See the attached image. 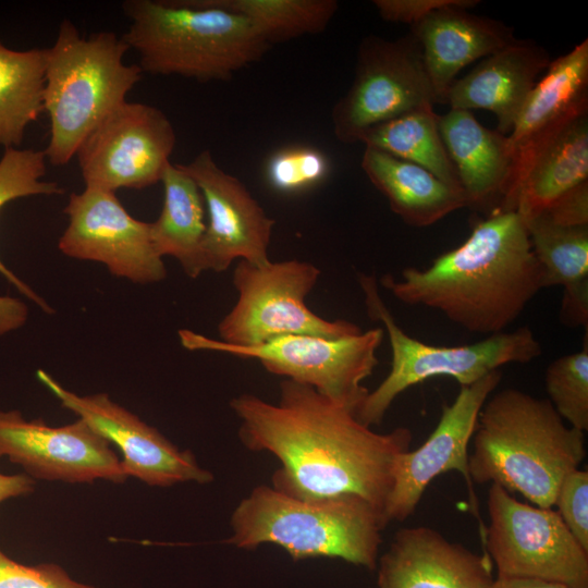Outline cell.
<instances>
[{"instance_id":"cell-15","label":"cell","mask_w":588,"mask_h":588,"mask_svg":"<svg viewBox=\"0 0 588 588\" xmlns=\"http://www.w3.org/2000/svg\"><path fill=\"white\" fill-rule=\"evenodd\" d=\"M22 466L33 479L72 483L128 477L110 443L83 419L51 427L26 420L19 411H0V457Z\"/></svg>"},{"instance_id":"cell-5","label":"cell","mask_w":588,"mask_h":588,"mask_svg":"<svg viewBox=\"0 0 588 588\" xmlns=\"http://www.w3.org/2000/svg\"><path fill=\"white\" fill-rule=\"evenodd\" d=\"M387 525L383 514L357 495L309 500L260 485L233 511L225 542L241 549L274 543L293 560L338 558L373 569Z\"/></svg>"},{"instance_id":"cell-22","label":"cell","mask_w":588,"mask_h":588,"mask_svg":"<svg viewBox=\"0 0 588 588\" xmlns=\"http://www.w3.org/2000/svg\"><path fill=\"white\" fill-rule=\"evenodd\" d=\"M438 126L467 207L499 212L513 164L507 135L483 126L462 109L438 115Z\"/></svg>"},{"instance_id":"cell-35","label":"cell","mask_w":588,"mask_h":588,"mask_svg":"<svg viewBox=\"0 0 588 588\" xmlns=\"http://www.w3.org/2000/svg\"><path fill=\"white\" fill-rule=\"evenodd\" d=\"M478 0H375L379 15L392 23H404L411 26L421 21L433 11L458 7L470 10Z\"/></svg>"},{"instance_id":"cell-33","label":"cell","mask_w":588,"mask_h":588,"mask_svg":"<svg viewBox=\"0 0 588 588\" xmlns=\"http://www.w3.org/2000/svg\"><path fill=\"white\" fill-rule=\"evenodd\" d=\"M0 588H98L73 579L59 564L27 565L0 548Z\"/></svg>"},{"instance_id":"cell-9","label":"cell","mask_w":588,"mask_h":588,"mask_svg":"<svg viewBox=\"0 0 588 588\" xmlns=\"http://www.w3.org/2000/svg\"><path fill=\"white\" fill-rule=\"evenodd\" d=\"M181 344L191 351L226 353L253 358L270 373L309 385L354 412L369 392L363 381L378 365L377 351L383 329L375 328L345 338L290 334L259 345L241 347L194 331H179Z\"/></svg>"},{"instance_id":"cell-2","label":"cell","mask_w":588,"mask_h":588,"mask_svg":"<svg viewBox=\"0 0 588 588\" xmlns=\"http://www.w3.org/2000/svg\"><path fill=\"white\" fill-rule=\"evenodd\" d=\"M381 285L404 304L442 313L470 332H504L543 287V272L523 218L501 211L478 221L463 244L426 269L384 275Z\"/></svg>"},{"instance_id":"cell-39","label":"cell","mask_w":588,"mask_h":588,"mask_svg":"<svg viewBox=\"0 0 588 588\" xmlns=\"http://www.w3.org/2000/svg\"><path fill=\"white\" fill-rule=\"evenodd\" d=\"M26 314V307L23 303L0 296V335L22 326Z\"/></svg>"},{"instance_id":"cell-32","label":"cell","mask_w":588,"mask_h":588,"mask_svg":"<svg viewBox=\"0 0 588 588\" xmlns=\"http://www.w3.org/2000/svg\"><path fill=\"white\" fill-rule=\"evenodd\" d=\"M330 172L328 158L306 146H292L274 152L265 168L270 187L282 194H296L322 182Z\"/></svg>"},{"instance_id":"cell-8","label":"cell","mask_w":588,"mask_h":588,"mask_svg":"<svg viewBox=\"0 0 588 588\" xmlns=\"http://www.w3.org/2000/svg\"><path fill=\"white\" fill-rule=\"evenodd\" d=\"M319 277L320 270L314 264L298 259L264 265L240 260L232 278L237 298L218 324V340L248 347L290 334H359L363 330L354 322L327 320L306 305Z\"/></svg>"},{"instance_id":"cell-1","label":"cell","mask_w":588,"mask_h":588,"mask_svg":"<svg viewBox=\"0 0 588 588\" xmlns=\"http://www.w3.org/2000/svg\"><path fill=\"white\" fill-rule=\"evenodd\" d=\"M230 406L242 443L280 461L273 488L309 500L357 495L384 516L396 460L411 450L408 428L376 432L353 409L289 379L277 403L244 393Z\"/></svg>"},{"instance_id":"cell-27","label":"cell","mask_w":588,"mask_h":588,"mask_svg":"<svg viewBox=\"0 0 588 588\" xmlns=\"http://www.w3.org/2000/svg\"><path fill=\"white\" fill-rule=\"evenodd\" d=\"M46 48L12 50L0 40V146H19L44 111Z\"/></svg>"},{"instance_id":"cell-7","label":"cell","mask_w":588,"mask_h":588,"mask_svg":"<svg viewBox=\"0 0 588 588\" xmlns=\"http://www.w3.org/2000/svg\"><path fill=\"white\" fill-rule=\"evenodd\" d=\"M359 285L368 316L380 321L391 346V369L369 391L355 415L366 426L379 425L393 401L406 389L431 377L448 376L462 385H470L500 367L526 364L542 354V346L528 327L488 335L460 346L426 344L406 334L379 294L376 277L360 274Z\"/></svg>"},{"instance_id":"cell-12","label":"cell","mask_w":588,"mask_h":588,"mask_svg":"<svg viewBox=\"0 0 588 588\" xmlns=\"http://www.w3.org/2000/svg\"><path fill=\"white\" fill-rule=\"evenodd\" d=\"M175 132L158 108L124 101L85 137L76 155L86 187L115 193L161 181Z\"/></svg>"},{"instance_id":"cell-23","label":"cell","mask_w":588,"mask_h":588,"mask_svg":"<svg viewBox=\"0 0 588 588\" xmlns=\"http://www.w3.org/2000/svg\"><path fill=\"white\" fill-rule=\"evenodd\" d=\"M362 168L388 199L391 210L408 225L429 226L467 207L462 191L428 170L379 149L365 147Z\"/></svg>"},{"instance_id":"cell-28","label":"cell","mask_w":588,"mask_h":588,"mask_svg":"<svg viewBox=\"0 0 588 588\" xmlns=\"http://www.w3.org/2000/svg\"><path fill=\"white\" fill-rule=\"evenodd\" d=\"M246 17L269 45L323 32L339 9L335 0H201Z\"/></svg>"},{"instance_id":"cell-38","label":"cell","mask_w":588,"mask_h":588,"mask_svg":"<svg viewBox=\"0 0 588 588\" xmlns=\"http://www.w3.org/2000/svg\"><path fill=\"white\" fill-rule=\"evenodd\" d=\"M35 480L27 474L5 475L0 473V503L34 491Z\"/></svg>"},{"instance_id":"cell-10","label":"cell","mask_w":588,"mask_h":588,"mask_svg":"<svg viewBox=\"0 0 588 588\" xmlns=\"http://www.w3.org/2000/svg\"><path fill=\"white\" fill-rule=\"evenodd\" d=\"M483 553L501 577L534 578L588 588V551L556 511L518 501L491 483Z\"/></svg>"},{"instance_id":"cell-6","label":"cell","mask_w":588,"mask_h":588,"mask_svg":"<svg viewBox=\"0 0 588 588\" xmlns=\"http://www.w3.org/2000/svg\"><path fill=\"white\" fill-rule=\"evenodd\" d=\"M128 49L112 32L85 38L73 22H61L54 44L46 48L42 95L50 119L45 155L51 164H66L93 128L126 101L140 81L139 65L123 62Z\"/></svg>"},{"instance_id":"cell-16","label":"cell","mask_w":588,"mask_h":588,"mask_svg":"<svg viewBox=\"0 0 588 588\" xmlns=\"http://www.w3.org/2000/svg\"><path fill=\"white\" fill-rule=\"evenodd\" d=\"M37 378L63 407L118 446L127 477L133 476L154 487L186 481L207 483L213 479L211 473L198 465L191 451L179 450L156 428L112 402L107 394L77 395L41 369L37 371Z\"/></svg>"},{"instance_id":"cell-20","label":"cell","mask_w":588,"mask_h":588,"mask_svg":"<svg viewBox=\"0 0 588 588\" xmlns=\"http://www.w3.org/2000/svg\"><path fill=\"white\" fill-rule=\"evenodd\" d=\"M419 42L436 103H446L457 73L514 42V29L501 21L450 7L433 11L411 26Z\"/></svg>"},{"instance_id":"cell-36","label":"cell","mask_w":588,"mask_h":588,"mask_svg":"<svg viewBox=\"0 0 588 588\" xmlns=\"http://www.w3.org/2000/svg\"><path fill=\"white\" fill-rule=\"evenodd\" d=\"M540 215H543L556 224L587 226L588 181L563 194Z\"/></svg>"},{"instance_id":"cell-25","label":"cell","mask_w":588,"mask_h":588,"mask_svg":"<svg viewBox=\"0 0 588 588\" xmlns=\"http://www.w3.org/2000/svg\"><path fill=\"white\" fill-rule=\"evenodd\" d=\"M588 102V40L550 62L530 90L507 140L512 154L537 133Z\"/></svg>"},{"instance_id":"cell-14","label":"cell","mask_w":588,"mask_h":588,"mask_svg":"<svg viewBox=\"0 0 588 588\" xmlns=\"http://www.w3.org/2000/svg\"><path fill=\"white\" fill-rule=\"evenodd\" d=\"M64 212L69 225L58 244L64 255L102 262L112 274L133 282L151 283L166 277L150 222L133 218L115 193L86 187L71 194Z\"/></svg>"},{"instance_id":"cell-3","label":"cell","mask_w":588,"mask_h":588,"mask_svg":"<svg viewBox=\"0 0 588 588\" xmlns=\"http://www.w3.org/2000/svg\"><path fill=\"white\" fill-rule=\"evenodd\" d=\"M586 456L584 432L566 426L548 399L514 388L488 397L473 433V482L495 483L551 509L564 477Z\"/></svg>"},{"instance_id":"cell-37","label":"cell","mask_w":588,"mask_h":588,"mask_svg":"<svg viewBox=\"0 0 588 588\" xmlns=\"http://www.w3.org/2000/svg\"><path fill=\"white\" fill-rule=\"evenodd\" d=\"M560 319L569 327H588V283L563 291Z\"/></svg>"},{"instance_id":"cell-31","label":"cell","mask_w":588,"mask_h":588,"mask_svg":"<svg viewBox=\"0 0 588 588\" xmlns=\"http://www.w3.org/2000/svg\"><path fill=\"white\" fill-rule=\"evenodd\" d=\"M588 333L580 351L553 360L546 370L549 401L568 426L588 429Z\"/></svg>"},{"instance_id":"cell-26","label":"cell","mask_w":588,"mask_h":588,"mask_svg":"<svg viewBox=\"0 0 588 588\" xmlns=\"http://www.w3.org/2000/svg\"><path fill=\"white\" fill-rule=\"evenodd\" d=\"M359 143L415 163L445 184L462 191L456 169L441 138L438 114L432 106L409 111L369 128L362 135Z\"/></svg>"},{"instance_id":"cell-17","label":"cell","mask_w":588,"mask_h":588,"mask_svg":"<svg viewBox=\"0 0 588 588\" xmlns=\"http://www.w3.org/2000/svg\"><path fill=\"white\" fill-rule=\"evenodd\" d=\"M180 166L196 182L207 207L201 271L221 272L234 260L254 265L270 261L274 220L244 183L220 168L209 150L200 151L191 162Z\"/></svg>"},{"instance_id":"cell-29","label":"cell","mask_w":588,"mask_h":588,"mask_svg":"<svg viewBox=\"0 0 588 588\" xmlns=\"http://www.w3.org/2000/svg\"><path fill=\"white\" fill-rule=\"evenodd\" d=\"M524 222L543 287L561 285L565 291L588 283V225H561L543 215Z\"/></svg>"},{"instance_id":"cell-40","label":"cell","mask_w":588,"mask_h":588,"mask_svg":"<svg viewBox=\"0 0 588 588\" xmlns=\"http://www.w3.org/2000/svg\"><path fill=\"white\" fill-rule=\"evenodd\" d=\"M490 588H567L561 584L534 578L501 577L493 579Z\"/></svg>"},{"instance_id":"cell-30","label":"cell","mask_w":588,"mask_h":588,"mask_svg":"<svg viewBox=\"0 0 588 588\" xmlns=\"http://www.w3.org/2000/svg\"><path fill=\"white\" fill-rule=\"evenodd\" d=\"M46 159L45 151L5 148L0 159V209L7 203L21 197L63 193L58 183L41 180L46 174ZM0 274L45 311H51L48 304L9 270L1 259Z\"/></svg>"},{"instance_id":"cell-24","label":"cell","mask_w":588,"mask_h":588,"mask_svg":"<svg viewBox=\"0 0 588 588\" xmlns=\"http://www.w3.org/2000/svg\"><path fill=\"white\" fill-rule=\"evenodd\" d=\"M161 182L164 198L158 219L150 222L157 253L174 257L191 278L198 277L206 233L204 198L196 182L180 164L167 166Z\"/></svg>"},{"instance_id":"cell-19","label":"cell","mask_w":588,"mask_h":588,"mask_svg":"<svg viewBox=\"0 0 588 588\" xmlns=\"http://www.w3.org/2000/svg\"><path fill=\"white\" fill-rule=\"evenodd\" d=\"M377 588H490L491 560L426 526L395 532L378 559Z\"/></svg>"},{"instance_id":"cell-18","label":"cell","mask_w":588,"mask_h":588,"mask_svg":"<svg viewBox=\"0 0 588 588\" xmlns=\"http://www.w3.org/2000/svg\"><path fill=\"white\" fill-rule=\"evenodd\" d=\"M587 181L588 102H585L514 152L499 212L516 211L523 220H528Z\"/></svg>"},{"instance_id":"cell-4","label":"cell","mask_w":588,"mask_h":588,"mask_svg":"<svg viewBox=\"0 0 588 588\" xmlns=\"http://www.w3.org/2000/svg\"><path fill=\"white\" fill-rule=\"evenodd\" d=\"M122 9L131 20L122 39L143 72L229 81L271 47L246 17L201 0H127Z\"/></svg>"},{"instance_id":"cell-21","label":"cell","mask_w":588,"mask_h":588,"mask_svg":"<svg viewBox=\"0 0 588 588\" xmlns=\"http://www.w3.org/2000/svg\"><path fill=\"white\" fill-rule=\"evenodd\" d=\"M550 62L544 48L531 40L516 39L455 79L446 103L451 109L491 111L498 119L497 131L509 135L538 74Z\"/></svg>"},{"instance_id":"cell-34","label":"cell","mask_w":588,"mask_h":588,"mask_svg":"<svg viewBox=\"0 0 588 588\" xmlns=\"http://www.w3.org/2000/svg\"><path fill=\"white\" fill-rule=\"evenodd\" d=\"M558 514L588 551V471L575 469L562 480L554 500Z\"/></svg>"},{"instance_id":"cell-13","label":"cell","mask_w":588,"mask_h":588,"mask_svg":"<svg viewBox=\"0 0 588 588\" xmlns=\"http://www.w3.org/2000/svg\"><path fill=\"white\" fill-rule=\"evenodd\" d=\"M500 370L492 371L470 385H462L453 403L444 404L439 422L428 439L416 450L402 453L395 463L393 486L384 518L403 522L416 510L425 490L439 475L456 470L463 475L473 514L479 525L481 543L486 525L478 512L477 498L468 468V445L478 415L501 381Z\"/></svg>"},{"instance_id":"cell-11","label":"cell","mask_w":588,"mask_h":588,"mask_svg":"<svg viewBox=\"0 0 588 588\" xmlns=\"http://www.w3.org/2000/svg\"><path fill=\"white\" fill-rule=\"evenodd\" d=\"M436 103L421 48L412 33L397 39L362 40L355 75L331 112L333 133L354 144L369 128Z\"/></svg>"}]
</instances>
